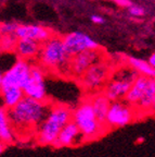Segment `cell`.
Masks as SVG:
<instances>
[{
	"label": "cell",
	"instance_id": "1",
	"mask_svg": "<svg viewBox=\"0 0 155 157\" xmlns=\"http://www.w3.org/2000/svg\"><path fill=\"white\" fill-rule=\"evenodd\" d=\"M51 103L47 101H36L34 98L24 97L11 109H8L10 123L20 137H28L29 134L35 135L39 125L48 115Z\"/></svg>",
	"mask_w": 155,
	"mask_h": 157
},
{
	"label": "cell",
	"instance_id": "2",
	"mask_svg": "<svg viewBox=\"0 0 155 157\" xmlns=\"http://www.w3.org/2000/svg\"><path fill=\"white\" fill-rule=\"evenodd\" d=\"M39 66L45 71L70 75V63L72 56L66 52L62 37L52 35L46 42L41 43L38 54Z\"/></svg>",
	"mask_w": 155,
	"mask_h": 157
},
{
	"label": "cell",
	"instance_id": "3",
	"mask_svg": "<svg viewBox=\"0 0 155 157\" xmlns=\"http://www.w3.org/2000/svg\"><path fill=\"white\" fill-rule=\"evenodd\" d=\"M72 108L64 104H51L48 115L35 133L39 145H52L62 128L72 120Z\"/></svg>",
	"mask_w": 155,
	"mask_h": 157
},
{
	"label": "cell",
	"instance_id": "4",
	"mask_svg": "<svg viewBox=\"0 0 155 157\" xmlns=\"http://www.w3.org/2000/svg\"><path fill=\"white\" fill-rule=\"evenodd\" d=\"M72 120L79 129L84 142L97 140L109 131L107 127L101 123L96 117L89 98H86L72 113Z\"/></svg>",
	"mask_w": 155,
	"mask_h": 157
},
{
	"label": "cell",
	"instance_id": "5",
	"mask_svg": "<svg viewBox=\"0 0 155 157\" xmlns=\"http://www.w3.org/2000/svg\"><path fill=\"white\" fill-rule=\"evenodd\" d=\"M139 74L129 66L121 67L116 71H112L109 81L102 90L110 101H121L125 98L131 84Z\"/></svg>",
	"mask_w": 155,
	"mask_h": 157
},
{
	"label": "cell",
	"instance_id": "6",
	"mask_svg": "<svg viewBox=\"0 0 155 157\" xmlns=\"http://www.w3.org/2000/svg\"><path fill=\"white\" fill-rule=\"evenodd\" d=\"M111 73V66L104 60H101L89 67L78 80H80V85L84 88V91L89 93L90 95L103 90L106 82L109 81Z\"/></svg>",
	"mask_w": 155,
	"mask_h": 157
},
{
	"label": "cell",
	"instance_id": "7",
	"mask_svg": "<svg viewBox=\"0 0 155 157\" xmlns=\"http://www.w3.org/2000/svg\"><path fill=\"white\" fill-rule=\"evenodd\" d=\"M136 117L137 113L135 108L124 99L111 101L105 117V125L109 130L125 127L132 122Z\"/></svg>",
	"mask_w": 155,
	"mask_h": 157
},
{
	"label": "cell",
	"instance_id": "8",
	"mask_svg": "<svg viewBox=\"0 0 155 157\" xmlns=\"http://www.w3.org/2000/svg\"><path fill=\"white\" fill-rule=\"evenodd\" d=\"M24 95L36 101H47L46 71L39 64H32L27 81L22 87Z\"/></svg>",
	"mask_w": 155,
	"mask_h": 157
},
{
	"label": "cell",
	"instance_id": "9",
	"mask_svg": "<svg viewBox=\"0 0 155 157\" xmlns=\"http://www.w3.org/2000/svg\"><path fill=\"white\" fill-rule=\"evenodd\" d=\"M31 66L32 63H29V61L17 58L14 63L3 72L2 87L16 86L22 88L29 76Z\"/></svg>",
	"mask_w": 155,
	"mask_h": 157
},
{
	"label": "cell",
	"instance_id": "10",
	"mask_svg": "<svg viewBox=\"0 0 155 157\" xmlns=\"http://www.w3.org/2000/svg\"><path fill=\"white\" fill-rule=\"evenodd\" d=\"M103 57H104V54L100 49L85 50V52L74 55L70 59V75L75 78H79L89 67H91L96 62L103 60Z\"/></svg>",
	"mask_w": 155,
	"mask_h": 157
},
{
	"label": "cell",
	"instance_id": "11",
	"mask_svg": "<svg viewBox=\"0 0 155 157\" xmlns=\"http://www.w3.org/2000/svg\"><path fill=\"white\" fill-rule=\"evenodd\" d=\"M62 42L66 52L73 57L78 52L85 50L100 49V45L91 38L89 35L82 32H72L62 37Z\"/></svg>",
	"mask_w": 155,
	"mask_h": 157
},
{
	"label": "cell",
	"instance_id": "12",
	"mask_svg": "<svg viewBox=\"0 0 155 157\" xmlns=\"http://www.w3.org/2000/svg\"><path fill=\"white\" fill-rule=\"evenodd\" d=\"M82 142L84 141L80 135L79 129L73 120H70L62 128L58 137L51 146L54 148H61V147L75 146L77 144H81Z\"/></svg>",
	"mask_w": 155,
	"mask_h": 157
},
{
	"label": "cell",
	"instance_id": "13",
	"mask_svg": "<svg viewBox=\"0 0 155 157\" xmlns=\"http://www.w3.org/2000/svg\"><path fill=\"white\" fill-rule=\"evenodd\" d=\"M15 35L17 38H28L36 40L38 43H44L47 39L50 38L53 33L52 31L47 27L40 26V25H34V24H25L17 26L15 31Z\"/></svg>",
	"mask_w": 155,
	"mask_h": 157
},
{
	"label": "cell",
	"instance_id": "14",
	"mask_svg": "<svg viewBox=\"0 0 155 157\" xmlns=\"http://www.w3.org/2000/svg\"><path fill=\"white\" fill-rule=\"evenodd\" d=\"M40 43L33 40V39L17 38L14 48V54L17 56V58L31 61V60L37 59L39 50H40Z\"/></svg>",
	"mask_w": 155,
	"mask_h": 157
},
{
	"label": "cell",
	"instance_id": "15",
	"mask_svg": "<svg viewBox=\"0 0 155 157\" xmlns=\"http://www.w3.org/2000/svg\"><path fill=\"white\" fill-rule=\"evenodd\" d=\"M155 106V81L154 78H152L146 86V91L143 92L142 96L139 99L138 104L135 106V110L137 113V116L141 115H149L153 113Z\"/></svg>",
	"mask_w": 155,
	"mask_h": 157
},
{
	"label": "cell",
	"instance_id": "16",
	"mask_svg": "<svg viewBox=\"0 0 155 157\" xmlns=\"http://www.w3.org/2000/svg\"><path fill=\"white\" fill-rule=\"evenodd\" d=\"M152 78H148L144 75H138L136 78V80L133 81V83L131 84L129 91L127 92L126 96L124 98V101L128 103L130 106L135 107L138 104L139 99L142 96L143 92L146 91V86H148L149 82Z\"/></svg>",
	"mask_w": 155,
	"mask_h": 157
},
{
	"label": "cell",
	"instance_id": "17",
	"mask_svg": "<svg viewBox=\"0 0 155 157\" xmlns=\"http://www.w3.org/2000/svg\"><path fill=\"white\" fill-rule=\"evenodd\" d=\"M89 101L92 106L93 113H95L97 119L101 123L105 124V117H106L107 110L110 107V99L101 92H97V93L90 94L89 95Z\"/></svg>",
	"mask_w": 155,
	"mask_h": 157
},
{
	"label": "cell",
	"instance_id": "18",
	"mask_svg": "<svg viewBox=\"0 0 155 157\" xmlns=\"http://www.w3.org/2000/svg\"><path fill=\"white\" fill-rule=\"evenodd\" d=\"M0 140L7 145L12 144L17 140L16 134L10 123L8 109L0 104Z\"/></svg>",
	"mask_w": 155,
	"mask_h": 157
},
{
	"label": "cell",
	"instance_id": "19",
	"mask_svg": "<svg viewBox=\"0 0 155 157\" xmlns=\"http://www.w3.org/2000/svg\"><path fill=\"white\" fill-rule=\"evenodd\" d=\"M24 96V92L22 88L16 86L1 87V91H0L1 105L7 109H11L12 107H14Z\"/></svg>",
	"mask_w": 155,
	"mask_h": 157
},
{
	"label": "cell",
	"instance_id": "20",
	"mask_svg": "<svg viewBox=\"0 0 155 157\" xmlns=\"http://www.w3.org/2000/svg\"><path fill=\"white\" fill-rule=\"evenodd\" d=\"M127 66L132 68L139 75H144L148 78H154L155 69L148 63V61L136 57H128L127 58Z\"/></svg>",
	"mask_w": 155,
	"mask_h": 157
},
{
	"label": "cell",
	"instance_id": "21",
	"mask_svg": "<svg viewBox=\"0 0 155 157\" xmlns=\"http://www.w3.org/2000/svg\"><path fill=\"white\" fill-rule=\"evenodd\" d=\"M16 42H17V37L15 34L2 35V37L0 39V52H14Z\"/></svg>",
	"mask_w": 155,
	"mask_h": 157
},
{
	"label": "cell",
	"instance_id": "22",
	"mask_svg": "<svg viewBox=\"0 0 155 157\" xmlns=\"http://www.w3.org/2000/svg\"><path fill=\"white\" fill-rule=\"evenodd\" d=\"M20 24L15 22H5L0 24V32L2 35H10V34H15L17 26Z\"/></svg>",
	"mask_w": 155,
	"mask_h": 157
},
{
	"label": "cell",
	"instance_id": "23",
	"mask_svg": "<svg viewBox=\"0 0 155 157\" xmlns=\"http://www.w3.org/2000/svg\"><path fill=\"white\" fill-rule=\"evenodd\" d=\"M128 11L133 17H143L144 13H146V11H144V9H143L142 7H140V6H135V5L129 6Z\"/></svg>",
	"mask_w": 155,
	"mask_h": 157
},
{
	"label": "cell",
	"instance_id": "24",
	"mask_svg": "<svg viewBox=\"0 0 155 157\" xmlns=\"http://www.w3.org/2000/svg\"><path fill=\"white\" fill-rule=\"evenodd\" d=\"M109 1H113V2H115L116 5L121 6V7H124V8H128L130 5H132L130 0H109Z\"/></svg>",
	"mask_w": 155,
	"mask_h": 157
},
{
	"label": "cell",
	"instance_id": "25",
	"mask_svg": "<svg viewBox=\"0 0 155 157\" xmlns=\"http://www.w3.org/2000/svg\"><path fill=\"white\" fill-rule=\"evenodd\" d=\"M91 21L96 24H102L104 23V19L100 15H91Z\"/></svg>",
	"mask_w": 155,
	"mask_h": 157
},
{
	"label": "cell",
	"instance_id": "26",
	"mask_svg": "<svg viewBox=\"0 0 155 157\" xmlns=\"http://www.w3.org/2000/svg\"><path fill=\"white\" fill-rule=\"evenodd\" d=\"M148 63L150 64L151 67H153V68L155 67V55L154 54L151 55L150 58L148 59Z\"/></svg>",
	"mask_w": 155,
	"mask_h": 157
},
{
	"label": "cell",
	"instance_id": "27",
	"mask_svg": "<svg viewBox=\"0 0 155 157\" xmlns=\"http://www.w3.org/2000/svg\"><path fill=\"white\" fill-rule=\"evenodd\" d=\"M8 145L5 144V143H3V142H1L0 141V154H2L3 152H5V147H7Z\"/></svg>",
	"mask_w": 155,
	"mask_h": 157
},
{
	"label": "cell",
	"instance_id": "28",
	"mask_svg": "<svg viewBox=\"0 0 155 157\" xmlns=\"http://www.w3.org/2000/svg\"><path fill=\"white\" fill-rule=\"evenodd\" d=\"M2 76H3V72L0 70V91H1V87H2Z\"/></svg>",
	"mask_w": 155,
	"mask_h": 157
},
{
	"label": "cell",
	"instance_id": "29",
	"mask_svg": "<svg viewBox=\"0 0 155 157\" xmlns=\"http://www.w3.org/2000/svg\"><path fill=\"white\" fill-rule=\"evenodd\" d=\"M1 37H2V34H1V32H0V39H1Z\"/></svg>",
	"mask_w": 155,
	"mask_h": 157
},
{
	"label": "cell",
	"instance_id": "30",
	"mask_svg": "<svg viewBox=\"0 0 155 157\" xmlns=\"http://www.w3.org/2000/svg\"><path fill=\"white\" fill-rule=\"evenodd\" d=\"M0 141H1V140H0Z\"/></svg>",
	"mask_w": 155,
	"mask_h": 157
}]
</instances>
